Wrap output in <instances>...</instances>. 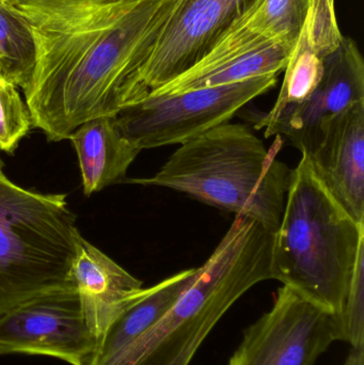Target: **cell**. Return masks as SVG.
I'll return each mask as SVG.
<instances>
[{
	"instance_id": "obj_1",
	"label": "cell",
	"mask_w": 364,
	"mask_h": 365,
	"mask_svg": "<svg viewBox=\"0 0 364 365\" xmlns=\"http://www.w3.org/2000/svg\"><path fill=\"white\" fill-rule=\"evenodd\" d=\"M182 0H0L29 25L36 66L32 126L51 141L136 103L137 81Z\"/></svg>"
},
{
	"instance_id": "obj_2",
	"label": "cell",
	"mask_w": 364,
	"mask_h": 365,
	"mask_svg": "<svg viewBox=\"0 0 364 365\" xmlns=\"http://www.w3.org/2000/svg\"><path fill=\"white\" fill-rule=\"evenodd\" d=\"M273 238L258 221L236 215L166 314L100 365H189L231 307L254 285L271 279Z\"/></svg>"
},
{
	"instance_id": "obj_3",
	"label": "cell",
	"mask_w": 364,
	"mask_h": 365,
	"mask_svg": "<svg viewBox=\"0 0 364 365\" xmlns=\"http://www.w3.org/2000/svg\"><path fill=\"white\" fill-rule=\"evenodd\" d=\"M245 124H222L180 145L154 177L132 184L165 187L207 205L249 217L271 233L279 227L292 170Z\"/></svg>"
},
{
	"instance_id": "obj_4",
	"label": "cell",
	"mask_w": 364,
	"mask_h": 365,
	"mask_svg": "<svg viewBox=\"0 0 364 365\" xmlns=\"http://www.w3.org/2000/svg\"><path fill=\"white\" fill-rule=\"evenodd\" d=\"M364 225L329 192L307 154L291 173L286 205L271 248V279L341 317Z\"/></svg>"
},
{
	"instance_id": "obj_5",
	"label": "cell",
	"mask_w": 364,
	"mask_h": 365,
	"mask_svg": "<svg viewBox=\"0 0 364 365\" xmlns=\"http://www.w3.org/2000/svg\"><path fill=\"white\" fill-rule=\"evenodd\" d=\"M0 158V317L43 294L75 287L76 215L66 195L21 188Z\"/></svg>"
},
{
	"instance_id": "obj_6",
	"label": "cell",
	"mask_w": 364,
	"mask_h": 365,
	"mask_svg": "<svg viewBox=\"0 0 364 365\" xmlns=\"http://www.w3.org/2000/svg\"><path fill=\"white\" fill-rule=\"evenodd\" d=\"M277 76L264 75L173 96H147L121 109L115 121L140 151L184 145L230 122L245 105L273 89Z\"/></svg>"
},
{
	"instance_id": "obj_7",
	"label": "cell",
	"mask_w": 364,
	"mask_h": 365,
	"mask_svg": "<svg viewBox=\"0 0 364 365\" xmlns=\"http://www.w3.org/2000/svg\"><path fill=\"white\" fill-rule=\"evenodd\" d=\"M336 341L341 319L282 287L271 311L250 326L229 365H316Z\"/></svg>"
},
{
	"instance_id": "obj_8",
	"label": "cell",
	"mask_w": 364,
	"mask_h": 365,
	"mask_svg": "<svg viewBox=\"0 0 364 365\" xmlns=\"http://www.w3.org/2000/svg\"><path fill=\"white\" fill-rule=\"evenodd\" d=\"M263 0H182L139 73L136 103L200 62Z\"/></svg>"
},
{
	"instance_id": "obj_9",
	"label": "cell",
	"mask_w": 364,
	"mask_h": 365,
	"mask_svg": "<svg viewBox=\"0 0 364 365\" xmlns=\"http://www.w3.org/2000/svg\"><path fill=\"white\" fill-rule=\"evenodd\" d=\"M98 344L85 323L76 287L43 294L0 317V356H48L92 365Z\"/></svg>"
},
{
	"instance_id": "obj_10",
	"label": "cell",
	"mask_w": 364,
	"mask_h": 365,
	"mask_svg": "<svg viewBox=\"0 0 364 365\" xmlns=\"http://www.w3.org/2000/svg\"><path fill=\"white\" fill-rule=\"evenodd\" d=\"M323 60L324 75L313 93L263 125L266 138L286 137L301 153L310 154L331 119L364 102V61L357 43L343 36L339 47Z\"/></svg>"
},
{
	"instance_id": "obj_11",
	"label": "cell",
	"mask_w": 364,
	"mask_h": 365,
	"mask_svg": "<svg viewBox=\"0 0 364 365\" xmlns=\"http://www.w3.org/2000/svg\"><path fill=\"white\" fill-rule=\"evenodd\" d=\"M307 155L329 192L364 225V102L331 119Z\"/></svg>"
},
{
	"instance_id": "obj_12",
	"label": "cell",
	"mask_w": 364,
	"mask_h": 365,
	"mask_svg": "<svg viewBox=\"0 0 364 365\" xmlns=\"http://www.w3.org/2000/svg\"><path fill=\"white\" fill-rule=\"evenodd\" d=\"M71 277L85 323L98 341L143 289L140 280L90 244L79 231L75 235Z\"/></svg>"
},
{
	"instance_id": "obj_13",
	"label": "cell",
	"mask_w": 364,
	"mask_h": 365,
	"mask_svg": "<svg viewBox=\"0 0 364 365\" xmlns=\"http://www.w3.org/2000/svg\"><path fill=\"white\" fill-rule=\"evenodd\" d=\"M68 139L76 151L87 195L121 182L141 152L124 136L115 115L89 120Z\"/></svg>"
},
{
	"instance_id": "obj_14",
	"label": "cell",
	"mask_w": 364,
	"mask_h": 365,
	"mask_svg": "<svg viewBox=\"0 0 364 365\" xmlns=\"http://www.w3.org/2000/svg\"><path fill=\"white\" fill-rule=\"evenodd\" d=\"M198 268L182 270L141 289L134 302L113 322L100 339L92 365H100L117 355L153 327L177 302L196 276Z\"/></svg>"
},
{
	"instance_id": "obj_15",
	"label": "cell",
	"mask_w": 364,
	"mask_h": 365,
	"mask_svg": "<svg viewBox=\"0 0 364 365\" xmlns=\"http://www.w3.org/2000/svg\"><path fill=\"white\" fill-rule=\"evenodd\" d=\"M294 47L273 42L256 51L211 66L196 64L147 96H166L203 88L239 83L254 77L284 72Z\"/></svg>"
},
{
	"instance_id": "obj_16",
	"label": "cell",
	"mask_w": 364,
	"mask_h": 365,
	"mask_svg": "<svg viewBox=\"0 0 364 365\" xmlns=\"http://www.w3.org/2000/svg\"><path fill=\"white\" fill-rule=\"evenodd\" d=\"M284 72L286 75L277 101L269 113L256 115L254 120L256 130H261L263 125L275 119L288 107L305 102L322 81L324 60L312 48L306 26H303Z\"/></svg>"
},
{
	"instance_id": "obj_17",
	"label": "cell",
	"mask_w": 364,
	"mask_h": 365,
	"mask_svg": "<svg viewBox=\"0 0 364 365\" xmlns=\"http://www.w3.org/2000/svg\"><path fill=\"white\" fill-rule=\"evenodd\" d=\"M36 66V46L29 25L0 2V77L26 91Z\"/></svg>"
},
{
	"instance_id": "obj_18",
	"label": "cell",
	"mask_w": 364,
	"mask_h": 365,
	"mask_svg": "<svg viewBox=\"0 0 364 365\" xmlns=\"http://www.w3.org/2000/svg\"><path fill=\"white\" fill-rule=\"evenodd\" d=\"M309 6L310 0H263L246 24L269 40L295 47Z\"/></svg>"
},
{
	"instance_id": "obj_19",
	"label": "cell",
	"mask_w": 364,
	"mask_h": 365,
	"mask_svg": "<svg viewBox=\"0 0 364 365\" xmlns=\"http://www.w3.org/2000/svg\"><path fill=\"white\" fill-rule=\"evenodd\" d=\"M31 126L29 109L16 86L0 77V150L13 153Z\"/></svg>"
},
{
	"instance_id": "obj_20",
	"label": "cell",
	"mask_w": 364,
	"mask_h": 365,
	"mask_svg": "<svg viewBox=\"0 0 364 365\" xmlns=\"http://www.w3.org/2000/svg\"><path fill=\"white\" fill-rule=\"evenodd\" d=\"M342 341L364 347V247L359 252L342 309Z\"/></svg>"
},
{
	"instance_id": "obj_21",
	"label": "cell",
	"mask_w": 364,
	"mask_h": 365,
	"mask_svg": "<svg viewBox=\"0 0 364 365\" xmlns=\"http://www.w3.org/2000/svg\"><path fill=\"white\" fill-rule=\"evenodd\" d=\"M305 26L310 44L321 58L333 53L343 38L336 16L335 0H310Z\"/></svg>"
},
{
	"instance_id": "obj_22",
	"label": "cell",
	"mask_w": 364,
	"mask_h": 365,
	"mask_svg": "<svg viewBox=\"0 0 364 365\" xmlns=\"http://www.w3.org/2000/svg\"><path fill=\"white\" fill-rule=\"evenodd\" d=\"M343 365H364V347L350 349Z\"/></svg>"
}]
</instances>
